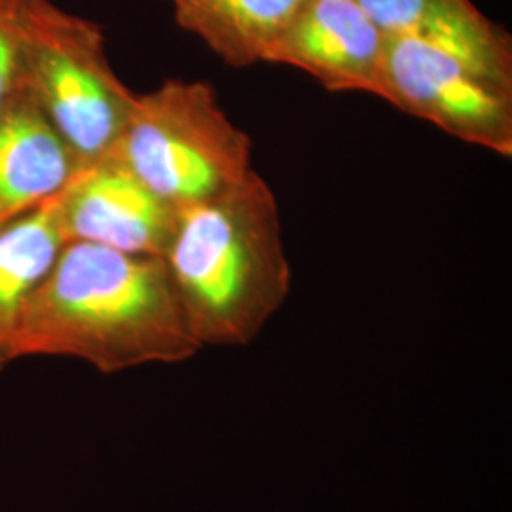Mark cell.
Listing matches in <instances>:
<instances>
[{
    "label": "cell",
    "instance_id": "8",
    "mask_svg": "<svg viewBox=\"0 0 512 512\" xmlns=\"http://www.w3.org/2000/svg\"><path fill=\"white\" fill-rule=\"evenodd\" d=\"M82 169L21 86L0 112V228L59 198Z\"/></svg>",
    "mask_w": 512,
    "mask_h": 512
},
{
    "label": "cell",
    "instance_id": "1",
    "mask_svg": "<svg viewBox=\"0 0 512 512\" xmlns=\"http://www.w3.org/2000/svg\"><path fill=\"white\" fill-rule=\"evenodd\" d=\"M202 349L162 256L67 241L23 311L14 361L69 357L118 374L186 363Z\"/></svg>",
    "mask_w": 512,
    "mask_h": 512
},
{
    "label": "cell",
    "instance_id": "11",
    "mask_svg": "<svg viewBox=\"0 0 512 512\" xmlns=\"http://www.w3.org/2000/svg\"><path fill=\"white\" fill-rule=\"evenodd\" d=\"M63 245L59 198L0 228V372L16 363L14 342L23 311Z\"/></svg>",
    "mask_w": 512,
    "mask_h": 512
},
{
    "label": "cell",
    "instance_id": "6",
    "mask_svg": "<svg viewBox=\"0 0 512 512\" xmlns=\"http://www.w3.org/2000/svg\"><path fill=\"white\" fill-rule=\"evenodd\" d=\"M387 37L357 0H302L264 63L313 76L329 92L382 99Z\"/></svg>",
    "mask_w": 512,
    "mask_h": 512
},
{
    "label": "cell",
    "instance_id": "12",
    "mask_svg": "<svg viewBox=\"0 0 512 512\" xmlns=\"http://www.w3.org/2000/svg\"><path fill=\"white\" fill-rule=\"evenodd\" d=\"M27 4L29 0H0V112L18 90Z\"/></svg>",
    "mask_w": 512,
    "mask_h": 512
},
{
    "label": "cell",
    "instance_id": "10",
    "mask_svg": "<svg viewBox=\"0 0 512 512\" xmlns=\"http://www.w3.org/2000/svg\"><path fill=\"white\" fill-rule=\"evenodd\" d=\"M177 23L236 69L264 63L302 0H167Z\"/></svg>",
    "mask_w": 512,
    "mask_h": 512
},
{
    "label": "cell",
    "instance_id": "4",
    "mask_svg": "<svg viewBox=\"0 0 512 512\" xmlns=\"http://www.w3.org/2000/svg\"><path fill=\"white\" fill-rule=\"evenodd\" d=\"M19 86L82 167L114 150L137 97L114 71L101 27L55 0L27 4Z\"/></svg>",
    "mask_w": 512,
    "mask_h": 512
},
{
    "label": "cell",
    "instance_id": "5",
    "mask_svg": "<svg viewBox=\"0 0 512 512\" xmlns=\"http://www.w3.org/2000/svg\"><path fill=\"white\" fill-rule=\"evenodd\" d=\"M382 99L463 143L512 156V84L433 44L387 37Z\"/></svg>",
    "mask_w": 512,
    "mask_h": 512
},
{
    "label": "cell",
    "instance_id": "2",
    "mask_svg": "<svg viewBox=\"0 0 512 512\" xmlns=\"http://www.w3.org/2000/svg\"><path fill=\"white\" fill-rule=\"evenodd\" d=\"M162 260L202 348L255 342L293 285L279 205L256 171L219 196L177 209Z\"/></svg>",
    "mask_w": 512,
    "mask_h": 512
},
{
    "label": "cell",
    "instance_id": "7",
    "mask_svg": "<svg viewBox=\"0 0 512 512\" xmlns=\"http://www.w3.org/2000/svg\"><path fill=\"white\" fill-rule=\"evenodd\" d=\"M177 207L154 194L114 154L86 165L59 196V226L67 241L131 255L162 256Z\"/></svg>",
    "mask_w": 512,
    "mask_h": 512
},
{
    "label": "cell",
    "instance_id": "9",
    "mask_svg": "<svg viewBox=\"0 0 512 512\" xmlns=\"http://www.w3.org/2000/svg\"><path fill=\"white\" fill-rule=\"evenodd\" d=\"M385 37H410L512 84V42L471 0H357Z\"/></svg>",
    "mask_w": 512,
    "mask_h": 512
},
{
    "label": "cell",
    "instance_id": "3",
    "mask_svg": "<svg viewBox=\"0 0 512 512\" xmlns=\"http://www.w3.org/2000/svg\"><path fill=\"white\" fill-rule=\"evenodd\" d=\"M110 154L177 209L219 196L255 171L249 133L202 80L171 78L137 93Z\"/></svg>",
    "mask_w": 512,
    "mask_h": 512
}]
</instances>
